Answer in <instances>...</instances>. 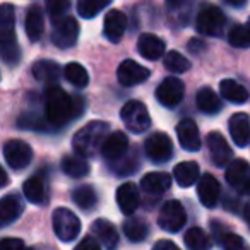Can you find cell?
<instances>
[{
    "instance_id": "30",
    "label": "cell",
    "mask_w": 250,
    "mask_h": 250,
    "mask_svg": "<svg viewBox=\"0 0 250 250\" xmlns=\"http://www.w3.org/2000/svg\"><path fill=\"white\" fill-rule=\"evenodd\" d=\"M22 192L24 197L28 199L31 204H45L46 202V188L45 182L42 177H31L22 184Z\"/></svg>"
},
{
    "instance_id": "7",
    "label": "cell",
    "mask_w": 250,
    "mask_h": 250,
    "mask_svg": "<svg viewBox=\"0 0 250 250\" xmlns=\"http://www.w3.org/2000/svg\"><path fill=\"white\" fill-rule=\"evenodd\" d=\"M185 221H187V214H185L184 206L178 201H167L163 204L158 216V225L161 229L170 233H177L178 229L184 228Z\"/></svg>"
},
{
    "instance_id": "32",
    "label": "cell",
    "mask_w": 250,
    "mask_h": 250,
    "mask_svg": "<svg viewBox=\"0 0 250 250\" xmlns=\"http://www.w3.org/2000/svg\"><path fill=\"white\" fill-rule=\"evenodd\" d=\"M72 201H74V204L79 206L81 209L89 211V209H93L98 202L96 190H94L93 185H81V187L74 188Z\"/></svg>"
},
{
    "instance_id": "19",
    "label": "cell",
    "mask_w": 250,
    "mask_h": 250,
    "mask_svg": "<svg viewBox=\"0 0 250 250\" xmlns=\"http://www.w3.org/2000/svg\"><path fill=\"white\" fill-rule=\"evenodd\" d=\"M197 195L199 201L206 208H214L218 204L219 195H221V187H219L218 180L211 173H206L201 177V180L197 184Z\"/></svg>"
},
{
    "instance_id": "43",
    "label": "cell",
    "mask_w": 250,
    "mask_h": 250,
    "mask_svg": "<svg viewBox=\"0 0 250 250\" xmlns=\"http://www.w3.org/2000/svg\"><path fill=\"white\" fill-rule=\"evenodd\" d=\"M74 250H101V247L93 236H84Z\"/></svg>"
},
{
    "instance_id": "42",
    "label": "cell",
    "mask_w": 250,
    "mask_h": 250,
    "mask_svg": "<svg viewBox=\"0 0 250 250\" xmlns=\"http://www.w3.org/2000/svg\"><path fill=\"white\" fill-rule=\"evenodd\" d=\"M0 250H26L21 238H4L0 242Z\"/></svg>"
},
{
    "instance_id": "15",
    "label": "cell",
    "mask_w": 250,
    "mask_h": 250,
    "mask_svg": "<svg viewBox=\"0 0 250 250\" xmlns=\"http://www.w3.org/2000/svg\"><path fill=\"white\" fill-rule=\"evenodd\" d=\"M177 136H178V143L184 147L185 151H195L201 149V134H199V127L192 118H184V120L178 122L177 125Z\"/></svg>"
},
{
    "instance_id": "23",
    "label": "cell",
    "mask_w": 250,
    "mask_h": 250,
    "mask_svg": "<svg viewBox=\"0 0 250 250\" xmlns=\"http://www.w3.org/2000/svg\"><path fill=\"white\" fill-rule=\"evenodd\" d=\"M24 29H26V35H28L29 42L36 43L42 38L43 29H45V19H43V11L40 5H36V4L29 5L28 12H26Z\"/></svg>"
},
{
    "instance_id": "2",
    "label": "cell",
    "mask_w": 250,
    "mask_h": 250,
    "mask_svg": "<svg viewBox=\"0 0 250 250\" xmlns=\"http://www.w3.org/2000/svg\"><path fill=\"white\" fill-rule=\"evenodd\" d=\"M108 137H110V125L106 122H89L74 134L72 149L81 158H93L98 151L103 149Z\"/></svg>"
},
{
    "instance_id": "11",
    "label": "cell",
    "mask_w": 250,
    "mask_h": 250,
    "mask_svg": "<svg viewBox=\"0 0 250 250\" xmlns=\"http://www.w3.org/2000/svg\"><path fill=\"white\" fill-rule=\"evenodd\" d=\"M184 94H185V84L178 77H167L156 87V100L167 108L177 106L184 100Z\"/></svg>"
},
{
    "instance_id": "17",
    "label": "cell",
    "mask_w": 250,
    "mask_h": 250,
    "mask_svg": "<svg viewBox=\"0 0 250 250\" xmlns=\"http://www.w3.org/2000/svg\"><path fill=\"white\" fill-rule=\"evenodd\" d=\"M139 190H137V185L132 182H125L118 187L117 190V204L120 208V211L124 214L130 216L136 212V209L139 208Z\"/></svg>"
},
{
    "instance_id": "5",
    "label": "cell",
    "mask_w": 250,
    "mask_h": 250,
    "mask_svg": "<svg viewBox=\"0 0 250 250\" xmlns=\"http://www.w3.org/2000/svg\"><path fill=\"white\" fill-rule=\"evenodd\" d=\"M53 223V231L59 236V240L62 242H72L77 238V235L81 233V221L70 209L67 208H59L53 211L52 216Z\"/></svg>"
},
{
    "instance_id": "40",
    "label": "cell",
    "mask_w": 250,
    "mask_h": 250,
    "mask_svg": "<svg viewBox=\"0 0 250 250\" xmlns=\"http://www.w3.org/2000/svg\"><path fill=\"white\" fill-rule=\"evenodd\" d=\"M67 9H70V2H67V0H52V2H46V11L52 16L53 21L63 18Z\"/></svg>"
},
{
    "instance_id": "41",
    "label": "cell",
    "mask_w": 250,
    "mask_h": 250,
    "mask_svg": "<svg viewBox=\"0 0 250 250\" xmlns=\"http://www.w3.org/2000/svg\"><path fill=\"white\" fill-rule=\"evenodd\" d=\"M19 127H21V129H36V130H40V129H43V127H45V124H43L42 118L35 117V115L26 113L24 117L19 118Z\"/></svg>"
},
{
    "instance_id": "24",
    "label": "cell",
    "mask_w": 250,
    "mask_h": 250,
    "mask_svg": "<svg viewBox=\"0 0 250 250\" xmlns=\"http://www.w3.org/2000/svg\"><path fill=\"white\" fill-rule=\"evenodd\" d=\"M171 187V177L163 171H151L141 180V188L147 195H160Z\"/></svg>"
},
{
    "instance_id": "21",
    "label": "cell",
    "mask_w": 250,
    "mask_h": 250,
    "mask_svg": "<svg viewBox=\"0 0 250 250\" xmlns=\"http://www.w3.org/2000/svg\"><path fill=\"white\" fill-rule=\"evenodd\" d=\"M137 50L146 60H158L165 55V50H167V43L156 35H151V33H144L139 36V42H137Z\"/></svg>"
},
{
    "instance_id": "1",
    "label": "cell",
    "mask_w": 250,
    "mask_h": 250,
    "mask_svg": "<svg viewBox=\"0 0 250 250\" xmlns=\"http://www.w3.org/2000/svg\"><path fill=\"white\" fill-rule=\"evenodd\" d=\"M84 104L81 96H72L59 86H50L45 91V117L46 122L55 127H62L69 120L81 117Z\"/></svg>"
},
{
    "instance_id": "6",
    "label": "cell",
    "mask_w": 250,
    "mask_h": 250,
    "mask_svg": "<svg viewBox=\"0 0 250 250\" xmlns=\"http://www.w3.org/2000/svg\"><path fill=\"white\" fill-rule=\"evenodd\" d=\"M226 24V16L216 5H206L195 19V28L201 35L206 36H221Z\"/></svg>"
},
{
    "instance_id": "9",
    "label": "cell",
    "mask_w": 250,
    "mask_h": 250,
    "mask_svg": "<svg viewBox=\"0 0 250 250\" xmlns=\"http://www.w3.org/2000/svg\"><path fill=\"white\" fill-rule=\"evenodd\" d=\"M77 36H79V24H77V21L74 18L63 16V18L53 21L52 42L59 48H70V46H74L77 42Z\"/></svg>"
},
{
    "instance_id": "31",
    "label": "cell",
    "mask_w": 250,
    "mask_h": 250,
    "mask_svg": "<svg viewBox=\"0 0 250 250\" xmlns=\"http://www.w3.org/2000/svg\"><path fill=\"white\" fill-rule=\"evenodd\" d=\"M60 167H62L63 173L74 178H83L89 173V165L81 156H63Z\"/></svg>"
},
{
    "instance_id": "8",
    "label": "cell",
    "mask_w": 250,
    "mask_h": 250,
    "mask_svg": "<svg viewBox=\"0 0 250 250\" xmlns=\"http://www.w3.org/2000/svg\"><path fill=\"white\" fill-rule=\"evenodd\" d=\"M144 149L146 154L153 163H167L173 156V143L171 139L163 132H154L149 136L144 143Z\"/></svg>"
},
{
    "instance_id": "48",
    "label": "cell",
    "mask_w": 250,
    "mask_h": 250,
    "mask_svg": "<svg viewBox=\"0 0 250 250\" xmlns=\"http://www.w3.org/2000/svg\"><path fill=\"white\" fill-rule=\"evenodd\" d=\"M7 185V175H5V171H2V187H5Z\"/></svg>"
},
{
    "instance_id": "35",
    "label": "cell",
    "mask_w": 250,
    "mask_h": 250,
    "mask_svg": "<svg viewBox=\"0 0 250 250\" xmlns=\"http://www.w3.org/2000/svg\"><path fill=\"white\" fill-rule=\"evenodd\" d=\"M228 42L235 48H249L250 46V18L247 24H235L228 33Z\"/></svg>"
},
{
    "instance_id": "44",
    "label": "cell",
    "mask_w": 250,
    "mask_h": 250,
    "mask_svg": "<svg viewBox=\"0 0 250 250\" xmlns=\"http://www.w3.org/2000/svg\"><path fill=\"white\" fill-rule=\"evenodd\" d=\"M153 250H180V249L171 240H160V242L154 243Z\"/></svg>"
},
{
    "instance_id": "45",
    "label": "cell",
    "mask_w": 250,
    "mask_h": 250,
    "mask_svg": "<svg viewBox=\"0 0 250 250\" xmlns=\"http://www.w3.org/2000/svg\"><path fill=\"white\" fill-rule=\"evenodd\" d=\"M187 48L190 50L192 53H199V52H202V50L206 48V43L201 42V40H197V38H192L190 42H188Z\"/></svg>"
},
{
    "instance_id": "3",
    "label": "cell",
    "mask_w": 250,
    "mask_h": 250,
    "mask_svg": "<svg viewBox=\"0 0 250 250\" xmlns=\"http://www.w3.org/2000/svg\"><path fill=\"white\" fill-rule=\"evenodd\" d=\"M0 53L7 65L14 67L21 60L18 40H16V18L14 7L4 4L0 7Z\"/></svg>"
},
{
    "instance_id": "33",
    "label": "cell",
    "mask_w": 250,
    "mask_h": 250,
    "mask_svg": "<svg viewBox=\"0 0 250 250\" xmlns=\"http://www.w3.org/2000/svg\"><path fill=\"white\" fill-rule=\"evenodd\" d=\"M124 233L130 242L137 243V242L146 240L147 233H149V228H147L146 221H143V219L129 218V219H125V223H124Z\"/></svg>"
},
{
    "instance_id": "26",
    "label": "cell",
    "mask_w": 250,
    "mask_h": 250,
    "mask_svg": "<svg viewBox=\"0 0 250 250\" xmlns=\"http://www.w3.org/2000/svg\"><path fill=\"white\" fill-rule=\"evenodd\" d=\"M31 72L40 83L53 84L60 79V65L55 60H36L31 67Z\"/></svg>"
},
{
    "instance_id": "37",
    "label": "cell",
    "mask_w": 250,
    "mask_h": 250,
    "mask_svg": "<svg viewBox=\"0 0 250 250\" xmlns=\"http://www.w3.org/2000/svg\"><path fill=\"white\" fill-rule=\"evenodd\" d=\"M165 67H167L168 70H171V72L182 74L190 69V60L182 55V53L171 50V52H168L167 55H165Z\"/></svg>"
},
{
    "instance_id": "4",
    "label": "cell",
    "mask_w": 250,
    "mask_h": 250,
    "mask_svg": "<svg viewBox=\"0 0 250 250\" xmlns=\"http://www.w3.org/2000/svg\"><path fill=\"white\" fill-rule=\"evenodd\" d=\"M120 117L127 129L134 134H143L151 127V117L147 113V108L144 103L137 100H130L124 104L120 111Z\"/></svg>"
},
{
    "instance_id": "36",
    "label": "cell",
    "mask_w": 250,
    "mask_h": 250,
    "mask_svg": "<svg viewBox=\"0 0 250 250\" xmlns=\"http://www.w3.org/2000/svg\"><path fill=\"white\" fill-rule=\"evenodd\" d=\"M63 74H65V79L69 83H72L76 87H86L89 84V74L77 62L67 63L65 69H63Z\"/></svg>"
},
{
    "instance_id": "12",
    "label": "cell",
    "mask_w": 250,
    "mask_h": 250,
    "mask_svg": "<svg viewBox=\"0 0 250 250\" xmlns=\"http://www.w3.org/2000/svg\"><path fill=\"white\" fill-rule=\"evenodd\" d=\"M226 182L238 194L250 195V165L245 160H233L226 168Z\"/></svg>"
},
{
    "instance_id": "14",
    "label": "cell",
    "mask_w": 250,
    "mask_h": 250,
    "mask_svg": "<svg viewBox=\"0 0 250 250\" xmlns=\"http://www.w3.org/2000/svg\"><path fill=\"white\" fill-rule=\"evenodd\" d=\"M208 149H209V156L211 161L216 165L218 168L223 167H229L231 163V147H229L228 141L221 136L219 132H211L208 136Z\"/></svg>"
},
{
    "instance_id": "28",
    "label": "cell",
    "mask_w": 250,
    "mask_h": 250,
    "mask_svg": "<svg viewBox=\"0 0 250 250\" xmlns=\"http://www.w3.org/2000/svg\"><path fill=\"white\" fill-rule=\"evenodd\" d=\"M195 103H197V108L202 113H208V115L218 113L223 106L219 96L211 87H201L197 91V96H195Z\"/></svg>"
},
{
    "instance_id": "20",
    "label": "cell",
    "mask_w": 250,
    "mask_h": 250,
    "mask_svg": "<svg viewBox=\"0 0 250 250\" xmlns=\"http://www.w3.org/2000/svg\"><path fill=\"white\" fill-rule=\"evenodd\" d=\"M129 149V139L124 132L120 130H115V132L110 134V137L104 143L103 149H101V154L106 161H118L125 156Z\"/></svg>"
},
{
    "instance_id": "22",
    "label": "cell",
    "mask_w": 250,
    "mask_h": 250,
    "mask_svg": "<svg viewBox=\"0 0 250 250\" xmlns=\"http://www.w3.org/2000/svg\"><path fill=\"white\" fill-rule=\"evenodd\" d=\"M91 231L100 238V242L103 243L106 250H117L120 236H118L117 228H115L108 219H103V218L96 219V221L91 225Z\"/></svg>"
},
{
    "instance_id": "46",
    "label": "cell",
    "mask_w": 250,
    "mask_h": 250,
    "mask_svg": "<svg viewBox=\"0 0 250 250\" xmlns=\"http://www.w3.org/2000/svg\"><path fill=\"white\" fill-rule=\"evenodd\" d=\"M243 218H245V221L249 223V226H250V202H247L245 208H243Z\"/></svg>"
},
{
    "instance_id": "10",
    "label": "cell",
    "mask_w": 250,
    "mask_h": 250,
    "mask_svg": "<svg viewBox=\"0 0 250 250\" xmlns=\"http://www.w3.org/2000/svg\"><path fill=\"white\" fill-rule=\"evenodd\" d=\"M4 158L12 170H22L31 163L33 149L24 141L11 139L4 144Z\"/></svg>"
},
{
    "instance_id": "34",
    "label": "cell",
    "mask_w": 250,
    "mask_h": 250,
    "mask_svg": "<svg viewBox=\"0 0 250 250\" xmlns=\"http://www.w3.org/2000/svg\"><path fill=\"white\" fill-rule=\"evenodd\" d=\"M185 245L188 247V250H209L211 249V238L208 236V233L202 228H190L184 236Z\"/></svg>"
},
{
    "instance_id": "49",
    "label": "cell",
    "mask_w": 250,
    "mask_h": 250,
    "mask_svg": "<svg viewBox=\"0 0 250 250\" xmlns=\"http://www.w3.org/2000/svg\"><path fill=\"white\" fill-rule=\"evenodd\" d=\"M26 250H33V249H26Z\"/></svg>"
},
{
    "instance_id": "13",
    "label": "cell",
    "mask_w": 250,
    "mask_h": 250,
    "mask_svg": "<svg viewBox=\"0 0 250 250\" xmlns=\"http://www.w3.org/2000/svg\"><path fill=\"white\" fill-rule=\"evenodd\" d=\"M151 76L149 69H146L144 65L137 63L136 60H124L117 69V79L122 86H136L141 84Z\"/></svg>"
},
{
    "instance_id": "18",
    "label": "cell",
    "mask_w": 250,
    "mask_h": 250,
    "mask_svg": "<svg viewBox=\"0 0 250 250\" xmlns=\"http://www.w3.org/2000/svg\"><path fill=\"white\" fill-rule=\"evenodd\" d=\"M233 143L238 147H247L250 144V117L247 113H235L228 124Z\"/></svg>"
},
{
    "instance_id": "16",
    "label": "cell",
    "mask_w": 250,
    "mask_h": 250,
    "mask_svg": "<svg viewBox=\"0 0 250 250\" xmlns=\"http://www.w3.org/2000/svg\"><path fill=\"white\" fill-rule=\"evenodd\" d=\"M125 29H127V18L122 11L118 9H111L106 16H104L103 22V35L111 43H118L124 36Z\"/></svg>"
},
{
    "instance_id": "29",
    "label": "cell",
    "mask_w": 250,
    "mask_h": 250,
    "mask_svg": "<svg viewBox=\"0 0 250 250\" xmlns=\"http://www.w3.org/2000/svg\"><path fill=\"white\" fill-rule=\"evenodd\" d=\"M219 93L225 100L231 101L235 104H243L249 100V93H247L245 87L233 79H223L219 83Z\"/></svg>"
},
{
    "instance_id": "39",
    "label": "cell",
    "mask_w": 250,
    "mask_h": 250,
    "mask_svg": "<svg viewBox=\"0 0 250 250\" xmlns=\"http://www.w3.org/2000/svg\"><path fill=\"white\" fill-rule=\"evenodd\" d=\"M216 238L223 243L226 250H245V242H243L242 236H238L236 233H231V231H223L221 235H218Z\"/></svg>"
},
{
    "instance_id": "38",
    "label": "cell",
    "mask_w": 250,
    "mask_h": 250,
    "mask_svg": "<svg viewBox=\"0 0 250 250\" xmlns=\"http://www.w3.org/2000/svg\"><path fill=\"white\" fill-rule=\"evenodd\" d=\"M106 7H110V2L103 0V2H96V0H81L77 4V12L81 18L84 19H93L98 12L104 11Z\"/></svg>"
},
{
    "instance_id": "27",
    "label": "cell",
    "mask_w": 250,
    "mask_h": 250,
    "mask_svg": "<svg viewBox=\"0 0 250 250\" xmlns=\"http://www.w3.org/2000/svg\"><path fill=\"white\" fill-rule=\"evenodd\" d=\"M22 201L18 195H5L0 201V219H2V226H7L14 223L19 216L22 214Z\"/></svg>"
},
{
    "instance_id": "25",
    "label": "cell",
    "mask_w": 250,
    "mask_h": 250,
    "mask_svg": "<svg viewBox=\"0 0 250 250\" xmlns=\"http://www.w3.org/2000/svg\"><path fill=\"white\" fill-rule=\"evenodd\" d=\"M173 177L180 187H192L197 180H201V170L195 161H182L175 167Z\"/></svg>"
},
{
    "instance_id": "47",
    "label": "cell",
    "mask_w": 250,
    "mask_h": 250,
    "mask_svg": "<svg viewBox=\"0 0 250 250\" xmlns=\"http://www.w3.org/2000/svg\"><path fill=\"white\" fill-rule=\"evenodd\" d=\"M228 4L233 5V7H243L247 2H245V0H228Z\"/></svg>"
}]
</instances>
